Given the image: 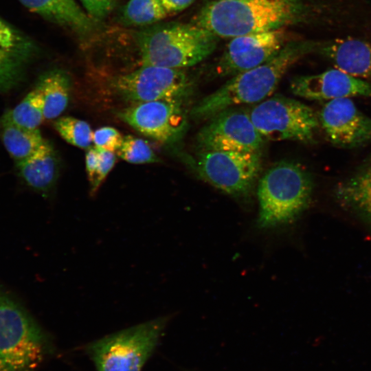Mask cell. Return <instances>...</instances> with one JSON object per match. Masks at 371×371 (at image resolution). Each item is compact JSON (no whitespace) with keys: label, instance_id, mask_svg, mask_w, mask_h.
<instances>
[{"label":"cell","instance_id":"obj_21","mask_svg":"<svg viewBox=\"0 0 371 371\" xmlns=\"http://www.w3.org/2000/svg\"><path fill=\"white\" fill-rule=\"evenodd\" d=\"M0 138L16 164L32 155L45 141L38 128L19 126L4 114L0 119Z\"/></svg>","mask_w":371,"mask_h":371},{"label":"cell","instance_id":"obj_14","mask_svg":"<svg viewBox=\"0 0 371 371\" xmlns=\"http://www.w3.org/2000/svg\"><path fill=\"white\" fill-rule=\"evenodd\" d=\"M290 89L294 95L309 100L371 98L370 82L337 68L295 77L291 81Z\"/></svg>","mask_w":371,"mask_h":371},{"label":"cell","instance_id":"obj_7","mask_svg":"<svg viewBox=\"0 0 371 371\" xmlns=\"http://www.w3.org/2000/svg\"><path fill=\"white\" fill-rule=\"evenodd\" d=\"M249 114L262 137L272 141L311 143L319 126L318 117L310 106L282 95L258 102Z\"/></svg>","mask_w":371,"mask_h":371},{"label":"cell","instance_id":"obj_11","mask_svg":"<svg viewBox=\"0 0 371 371\" xmlns=\"http://www.w3.org/2000/svg\"><path fill=\"white\" fill-rule=\"evenodd\" d=\"M118 116L142 135L163 143L179 140L188 127V116L179 100L137 102L120 111Z\"/></svg>","mask_w":371,"mask_h":371},{"label":"cell","instance_id":"obj_20","mask_svg":"<svg viewBox=\"0 0 371 371\" xmlns=\"http://www.w3.org/2000/svg\"><path fill=\"white\" fill-rule=\"evenodd\" d=\"M35 88L43 98L45 120L58 117L66 109L69 100V75L58 69L47 71L40 77Z\"/></svg>","mask_w":371,"mask_h":371},{"label":"cell","instance_id":"obj_18","mask_svg":"<svg viewBox=\"0 0 371 371\" xmlns=\"http://www.w3.org/2000/svg\"><path fill=\"white\" fill-rule=\"evenodd\" d=\"M29 10L57 25L80 33L93 30V19L74 0H19Z\"/></svg>","mask_w":371,"mask_h":371},{"label":"cell","instance_id":"obj_22","mask_svg":"<svg viewBox=\"0 0 371 371\" xmlns=\"http://www.w3.org/2000/svg\"><path fill=\"white\" fill-rule=\"evenodd\" d=\"M4 115L13 123L24 128L36 129L45 120L44 101L34 88L12 109Z\"/></svg>","mask_w":371,"mask_h":371},{"label":"cell","instance_id":"obj_27","mask_svg":"<svg viewBox=\"0 0 371 371\" xmlns=\"http://www.w3.org/2000/svg\"><path fill=\"white\" fill-rule=\"evenodd\" d=\"M98 150L99 152V162L93 182L91 185V194L98 190L112 170L116 161L115 153L100 149Z\"/></svg>","mask_w":371,"mask_h":371},{"label":"cell","instance_id":"obj_24","mask_svg":"<svg viewBox=\"0 0 371 371\" xmlns=\"http://www.w3.org/2000/svg\"><path fill=\"white\" fill-rule=\"evenodd\" d=\"M54 128L67 143L89 148L93 143V131L85 121L73 117H60L54 123Z\"/></svg>","mask_w":371,"mask_h":371},{"label":"cell","instance_id":"obj_4","mask_svg":"<svg viewBox=\"0 0 371 371\" xmlns=\"http://www.w3.org/2000/svg\"><path fill=\"white\" fill-rule=\"evenodd\" d=\"M217 38L194 23L145 30L138 36L142 65L175 69L193 66L214 51Z\"/></svg>","mask_w":371,"mask_h":371},{"label":"cell","instance_id":"obj_1","mask_svg":"<svg viewBox=\"0 0 371 371\" xmlns=\"http://www.w3.org/2000/svg\"><path fill=\"white\" fill-rule=\"evenodd\" d=\"M316 44L287 43L274 57L262 65L233 76L219 89L203 98L191 109L196 120L210 119L234 106L260 102L276 89L281 78L302 56L315 51Z\"/></svg>","mask_w":371,"mask_h":371},{"label":"cell","instance_id":"obj_16","mask_svg":"<svg viewBox=\"0 0 371 371\" xmlns=\"http://www.w3.org/2000/svg\"><path fill=\"white\" fill-rule=\"evenodd\" d=\"M315 51L337 69L371 83V42L355 38L317 44Z\"/></svg>","mask_w":371,"mask_h":371},{"label":"cell","instance_id":"obj_9","mask_svg":"<svg viewBox=\"0 0 371 371\" xmlns=\"http://www.w3.org/2000/svg\"><path fill=\"white\" fill-rule=\"evenodd\" d=\"M113 87L124 99L133 102L161 100H183L192 91V82L181 69L155 65L116 77Z\"/></svg>","mask_w":371,"mask_h":371},{"label":"cell","instance_id":"obj_23","mask_svg":"<svg viewBox=\"0 0 371 371\" xmlns=\"http://www.w3.org/2000/svg\"><path fill=\"white\" fill-rule=\"evenodd\" d=\"M168 13L159 0H129L122 14L125 23L131 25H146L157 22Z\"/></svg>","mask_w":371,"mask_h":371},{"label":"cell","instance_id":"obj_31","mask_svg":"<svg viewBox=\"0 0 371 371\" xmlns=\"http://www.w3.org/2000/svg\"><path fill=\"white\" fill-rule=\"evenodd\" d=\"M0 371H11L5 362L0 357Z\"/></svg>","mask_w":371,"mask_h":371},{"label":"cell","instance_id":"obj_25","mask_svg":"<svg viewBox=\"0 0 371 371\" xmlns=\"http://www.w3.org/2000/svg\"><path fill=\"white\" fill-rule=\"evenodd\" d=\"M116 154L122 159L133 164L159 161L158 157L145 140L131 135L124 136L122 145Z\"/></svg>","mask_w":371,"mask_h":371},{"label":"cell","instance_id":"obj_6","mask_svg":"<svg viewBox=\"0 0 371 371\" xmlns=\"http://www.w3.org/2000/svg\"><path fill=\"white\" fill-rule=\"evenodd\" d=\"M49 347L46 335L36 322L0 291V357L10 370H34Z\"/></svg>","mask_w":371,"mask_h":371},{"label":"cell","instance_id":"obj_5","mask_svg":"<svg viewBox=\"0 0 371 371\" xmlns=\"http://www.w3.org/2000/svg\"><path fill=\"white\" fill-rule=\"evenodd\" d=\"M168 317H161L89 344L87 352L97 371H141L154 352Z\"/></svg>","mask_w":371,"mask_h":371},{"label":"cell","instance_id":"obj_29","mask_svg":"<svg viewBox=\"0 0 371 371\" xmlns=\"http://www.w3.org/2000/svg\"><path fill=\"white\" fill-rule=\"evenodd\" d=\"M99 162V152L95 147L87 148L85 156L86 172L88 179L91 185L93 182Z\"/></svg>","mask_w":371,"mask_h":371},{"label":"cell","instance_id":"obj_10","mask_svg":"<svg viewBox=\"0 0 371 371\" xmlns=\"http://www.w3.org/2000/svg\"><path fill=\"white\" fill-rule=\"evenodd\" d=\"M210 119L196 136L199 151L260 152L264 138L249 112L232 107Z\"/></svg>","mask_w":371,"mask_h":371},{"label":"cell","instance_id":"obj_15","mask_svg":"<svg viewBox=\"0 0 371 371\" xmlns=\"http://www.w3.org/2000/svg\"><path fill=\"white\" fill-rule=\"evenodd\" d=\"M36 51L30 37L0 16V91L19 82Z\"/></svg>","mask_w":371,"mask_h":371},{"label":"cell","instance_id":"obj_2","mask_svg":"<svg viewBox=\"0 0 371 371\" xmlns=\"http://www.w3.org/2000/svg\"><path fill=\"white\" fill-rule=\"evenodd\" d=\"M304 11L300 0H216L201 8L194 23L217 37L234 38L284 27Z\"/></svg>","mask_w":371,"mask_h":371},{"label":"cell","instance_id":"obj_26","mask_svg":"<svg viewBox=\"0 0 371 371\" xmlns=\"http://www.w3.org/2000/svg\"><path fill=\"white\" fill-rule=\"evenodd\" d=\"M124 136L115 128L103 126L93 132L94 146L100 150L116 153L123 142Z\"/></svg>","mask_w":371,"mask_h":371},{"label":"cell","instance_id":"obj_12","mask_svg":"<svg viewBox=\"0 0 371 371\" xmlns=\"http://www.w3.org/2000/svg\"><path fill=\"white\" fill-rule=\"evenodd\" d=\"M283 27L232 38L216 67L222 76H235L270 60L286 43Z\"/></svg>","mask_w":371,"mask_h":371},{"label":"cell","instance_id":"obj_3","mask_svg":"<svg viewBox=\"0 0 371 371\" xmlns=\"http://www.w3.org/2000/svg\"><path fill=\"white\" fill-rule=\"evenodd\" d=\"M313 190L312 176L302 166L291 161L273 164L258 185V227L269 229L294 222L308 207Z\"/></svg>","mask_w":371,"mask_h":371},{"label":"cell","instance_id":"obj_8","mask_svg":"<svg viewBox=\"0 0 371 371\" xmlns=\"http://www.w3.org/2000/svg\"><path fill=\"white\" fill-rule=\"evenodd\" d=\"M201 179L236 198L251 193L258 177L260 152L199 151L193 163Z\"/></svg>","mask_w":371,"mask_h":371},{"label":"cell","instance_id":"obj_30","mask_svg":"<svg viewBox=\"0 0 371 371\" xmlns=\"http://www.w3.org/2000/svg\"><path fill=\"white\" fill-rule=\"evenodd\" d=\"M167 12L173 13L179 12L190 5L195 0H159Z\"/></svg>","mask_w":371,"mask_h":371},{"label":"cell","instance_id":"obj_28","mask_svg":"<svg viewBox=\"0 0 371 371\" xmlns=\"http://www.w3.org/2000/svg\"><path fill=\"white\" fill-rule=\"evenodd\" d=\"M93 20H101L112 10L115 0H80Z\"/></svg>","mask_w":371,"mask_h":371},{"label":"cell","instance_id":"obj_17","mask_svg":"<svg viewBox=\"0 0 371 371\" xmlns=\"http://www.w3.org/2000/svg\"><path fill=\"white\" fill-rule=\"evenodd\" d=\"M338 203L371 225V153L335 188Z\"/></svg>","mask_w":371,"mask_h":371},{"label":"cell","instance_id":"obj_19","mask_svg":"<svg viewBox=\"0 0 371 371\" xmlns=\"http://www.w3.org/2000/svg\"><path fill=\"white\" fill-rule=\"evenodd\" d=\"M20 175L36 190L47 192L58 176V159L52 144L46 140L30 157L16 163Z\"/></svg>","mask_w":371,"mask_h":371},{"label":"cell","instance_id":"obj_13","mask_svg":"<svg viewBox=\"0 0 371 371\" xmlns=\"http://www.w3.org/2000/svg\"><path fill=\"white\" fill-rule=\"evenodd\" d=\"M328 140L341 148H356L371 141V118L350 98L328 100L318 115Z\"/></svg>","mask_w":371,"mask_h":371}]
</instances>
